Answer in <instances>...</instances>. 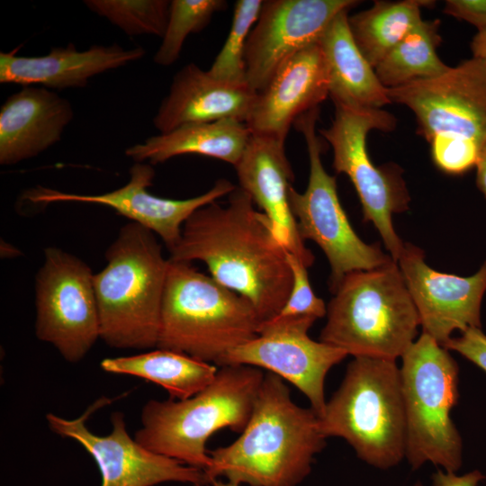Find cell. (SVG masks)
<instances>
[{
    "label": "cell",
    "instance_id": "cell-1",
    "mask_svg": "<svg viewBox=\"0 0 486 486\" xmlns=\"http://www.w3.org/2000/svg\"><path fill=\"white\" fill-rule=\"evenodd\" d=\"M228 196L225 205L211 202L187 219L169 258L202 262L214 280L253 305L262 323L276 316L289 296L287 250L248 194L236 186Z\"/></svg>",
    "mask_w": 486,
    "mask_h": 486
},
{
    "label": "cell",
    "instance_id": "cell-2",
    "mask_svg": "<svg viewBox=\"0 0 486 486\" xmlns=\"http://www.w3.org/2000/svg\"><path fill=\"white\" fill-rule=\"evenodd\" d=\"M327 437L311 408L297 405L285 381L265 374L248 422L231 444L209 451L211 482L298 486L310 473Z\"/></svg>",
    "mask_w": 486,
    "mask_h": 486
},
{
    "label": "cell",
    "instance_id": "cell-3",
    "mask_svg": "<svg viewBox=\"0 0 486 486\" xmlns=\"http://www.w3.org/2000/svg\"><path fill=\"white\" fill-rule=\"evenodd\" d=\"M94 274L100 338L122 349L157 347L168 258L156 235L130 221L105 252Z\"/></svg>",
    "mask_w": 486,
    "mask_h": 486
},
{
    "label": "cell",
    "instance_id": "cell-4",
    "mask_svg": "<svg viewBox=\"0 0 486 486\" xmlns=\"http://www.w3.org/2000/svg\"><path fill=\"white\" fill-rule=\"evenodd\" d=\"M261 369L223 365L202 391L185 400H150L140 413L134 438L148 450L206 471L212 435L222 428L241 433L263 382Z\"/></svg>",
    "mask_w": 486,
    "mask_h": 486
},
{
    "label": "cell",
    "instance_id": "cell-5",
    "mask_svg": "<svg viewBox=\"0 0 486 486\" xmlns=\"http://www.w3.org/2000/svg\"><path fill=\"white\" fill-rule=\"evenodd\" d=\"M259 318L244 297L191 263L168 258L158 348L220 364L258 335Z\"/></svg>",
    "mask_w": 486,
    "mask_h": 486
},
{
    "label": "cell",
    "instance_id": "cell-6",
    "mask_svg": "<svg viewBox=\"0 0 486 486\" xmlns=\"http://www.w3.org/2000/svg\"><path fill=\"white\" fill-rule=\"evenodd\" d=\"M333 293L320 341L392 361L416 341L420 320L396 261L346 274Z\"/></svg>",
    "mask_w": 486,
    "mask_h": 486
},
{
    "label": "cell",
    "instance_id": "cell-7",
    "mask_svg": "<svg viewBox=\"0 0 486 486\" xmlns=\"http://www.w3.org/2000/svg\"><path fill=\"white\" fill-rule=\"evenodd\" d=\"M409 107L434 164L449 175L473 167L486 146V62L472 58L438 76L387 89Z\"/></svg>",
    "mask_w": 486,
    "mask_h": 486
},
{
    "label": "cell",
    "instance_id": "cell-8",
    "mask_svg": "<svg viewBox=\"0 0 486 486\" xmlns=\"http://www.w3.org/2000/svg\"><path fill=\"white\" fill-rule=\"evenodd\" d=\"M319 425L327 438L346 440L365 464L397 466L406 456L407 428L396 361L354 357Z\"/></svg>",
    "mask_w": 486,
    "mask_h": 486
},
{
    "label": "cell",
    "instance_id": "cell-9",
    "mask_svg": "<svg viewBox=\"0 0 486 486\" xmlns=\"http://www.w3.org/2000/svg\"><path fill=\"white\" fill-rule=\"evenodd\" d=\"M401 360L405 458L413 470L430 463L457 472L463 464V441L450 411L459 397L458 364L448 349L423 332Z\"/></svg>",
    "mask_w": 486,
    "mask_h": 486
},
{
    "label": "cell",
    "instance_id": "cell-10",
    "mask_svg": "<svg viewBox=\"0 0 486 486\" xmlns=\"http://www.w3.org/2000/svg\"><path fill=\"white\" fill-rule=\"evenodd\" d=\"M331 126L320 130L333 149V166L346 175L360 199L364 220L372 222L382 238L388 254L397 262L405 242L395 231L392 215L409 209L410 194L395 165L376 166L366 148L372 130L394 129L395 118L382 109L335 105Z\"/></svg>",
    "mask_w": 486,
    "mask_h": 486
},
{
    "label": "cell",
    "instance_id": "cell-11",
    "mask_svg": "<svg viewBox=\"0 0 486 486\" xmlns=\"http://www.w3.org/2000/svg\"><path fill=\"white\" fill-rule=\"evenodd\" d=\"M319 114L317 107L294 122L305 139L310 175L305 191L299 193L292 186L289 200L302 239L314 241L328 261L333 292L346 274L378 268L394 259L379 245L363 241L351 226L338 195L336 178L322 164L321 142L316 134Z\"/></svg>",
    "mask_w": 486,
    "mask_h": 486
},
{
    "label": "cell",
    "instance_id": "cell-12",
    "mask_svg": "<svg viewBox=\"0 0 486 486\" xmlns=\"http://www.w3.org/2000/svg\"><path fill=\"white\" fill-rule=\"evenodd\" d=\"M94 274L79 257L44 249L35 280V333L70 363L82 360L100 338Z\"/></svg>",
    "mask_w": 486,
    "mask_h": 486
},
{
    "label": "cell",
    "instance_id": "cell-13",
    "mask_svg": "<svg viewBox=\"0 0 486 486\" xmlns=\"http://www.w3.org/2000/svg\"><path fill=\"white\" fill-rule=\"evenodd\" d=\"M317 320L274 317L259 325L258 335L229 352L219 366L243 364L263 368L293 384L320 417L326 407L325 380L348 355L308 332Z\"/></svg>",
    "mask_w": 486,
    "mask_h": 486
},
{
    "label": "cell",
    "instance_id": "cell-14",
    "mask_svg": "<svg viewBox=\"0 0 486 486\" xmlns=\"http://www.w3.org/2000/svg\"><path fill=\"white\" fill-rule=\"evenodd\" d=\"M100 398L76 418L67 419L53 413L46 415L49 428L57 435L78 442L94 458L102 476L101 486H154L163 482L208 486L204 470L156 454L138 443L128 433L123 413L111 415L112 430L98 436L86 427L96 410L109 404Z\"/></svg>",
    "mask_w": 486,
    "mask_h": 486
},
{
    "label": "cell",
    "instance_id": "cell-15",
    "mask_svg": "<svg viewBox=\"0 0 486 486\" xmlns=\"http://www.w3.org/2000/svg\"><path fill=\"white\" fill-rule=\"evenodd\" d=\"M354 0H266L245 51L246 83L262 90L276 69L304 48L319 42L332 19Z\"/></svg>",
    "mask_w": 486,
    "mask_h": 486
},
{
    "label": "cell",
    "instance_id": "cell-16",
    "mask_svg": "<svg viewBox=\"0 0 486 486\" xmlns=\"http://www.w3.org/2000/svg\"><path fill=\"white\" fill-rule=\"evenodd\" d=\"M129 172V182L108 193L69 194L38 185L25 191L23 199L42 205L75 202L110 207L130 221L151 230L162 239L170 252L181 238L184 222L196 210L229 195L236 188L230 181L222 178L198 196L182 200L168 199L153 195L148 190L155 176L152 165L135 162Z\"/></svg>",
    "mask_w": 486,
    "mask_h": 486
},
{
    "label": "cell",
    "instance_id": "cell-17",
    "mask_svg": "<svg viewBox=\"0 0 486 486\" xmlns=\"http://www.w3.org/2000/svg\"><path fill=\"white\" fill-rule=\"evenodd\" d=\"M397 263L423 333L443 346L454 331L461 333L470 328H482L486 260L470 276L442 273L426 263L422 249L405 242Z\"/></svg>",
    "mask_w": 486,
    "mask_h": 486
},
{
    "label": "cell",
    "instance_id": "cell-18",
    "mask_svg": "<svg viewBox=\"0 0 486 486\" xmlns=\"http://www.w3.org/2000/svg\"><path fill=\"white\" fill-rule=\"evenodd\" d=\"M329 95V80L319 42L300 50L274 73L256 93L246 122L251 134L285 143L288 131L302 115Z\"/></svg>",
    "mask_w": 486,
    "mask_h": 486
},
{
    "label": "cell",
    "instance_id": "cell-19",
    "mask_svg": "<svg viewBox=\"0 0 486 486\" xmlns=\"http://www.w3.org/2000/svg\"><path fill=\"white\" fill-rule=\"evenodd\" d=\"M239 187L270 219L275 237L307 267L314 262L292 212L289 192L294 175L286 157L285 143L251 134L246 149L234 166Z\"/></svg>",
    "mask_w": 486,
    "mask_h": 486
},
{
    "label": "cell",
    "instance_id": "cell-20",
    "mask_svg": "<svg viewBox=\"0 0 486 486\" xmlns=\"http://www.w3.org/2000/svg\"><path fill=\"white\" fill-rule=\"evenodd\" d=\"M256 96V92L246 83L218 80L190 63L175 75L153 119L154 127L166 133L187 124L225 119L246 123Z\"/></svg>",
    "mask_w": 486,
    "mask_h": 486
},
{
    "label": "cell",
    "instance_id": "cell-21",
    "mask_svg": "<svg viewBox=\"0 0 486 486\" xmlns=\"http://www.w3.org/2000/svg\"><path fill=\"white\" fill-rule=\"evenodd\" d=\"M145 55L141 47L125 50L118 44L94 45L79 51L75 45L53 47L40 57L0 53V83L46 88L84 87L88 80L105 71L136 61Z\"/></svg>",
    "mask_w": 486,
    "mask_h": 486
},
{
    "label": "cell",
    "instance_id": "cell-22",
    "mask_svg": "<svg viewBox=\"0 0 486 486\" xmlns=\"http://www.w3.org/2000/svg\"><path fill=\"white\" fill-rule=\"evenodd\" d=\"M73 118L70 103L46 87L24 86L0 109V164L14 165L60 140Z\"/></svg>",
    "mask_w": 486,
    "mask_h": 486
},
{
    "label": "cell",
    "instance_id": "cell-23",
    "mask_svg": "<svg viewBox=\"0 0 486 486\" xmlns=\"http://www.w3.org/2000/svg\"><path fill=\"white\" fill-rule=\"evenodd\" d=\"M348 11L338 14L319 40L328 68L329 96L335 105L381 109L392 102L354 40Z\"/></svg>",
    "mask_w": 486,
    "mask_h": 486
},
{
    "label": "cell",
    "instance_id": "cell-24",
    "mask_svg": "<svg viewBox=\"0 0 486 486\" xmlns=\"http://www.w3.org/2000/svg\"><path fill=\"white\" fill-rule=\"evenodd\" d=\"M250 136L245 122L232 119L193 123L129 147L125 155L134 162L155 165L176 156L195 154L217 158L235 166Z\"/></svg>",
    "mask_w": 486,
    "mask_h": 486
},
{
    "label": "cell",
    "instance_id": "cell-25",
    "mask_svg": "<svg viewBox=\"0 0 486 486\" xmlns=\"http://www.w3.org/2000/svg\"><path fill=\"white\" fill-rule=\"evenodd\" d=\"M100 366L107 373L132 375L157 383L172 400H185L195 395L214 380L218 372L210 363L162 348L104 358Z\"/></svg>",
    "mask_w": 486,
    "mask_h": 486
},
{
    "label": "cell",
    "instance_id": "cell-26",
    "mask_svg": "<svg viewBox=\"0 0 486 486\" xmlns=\"http://www.w3.org/2000/svg\"><path fill=\"white\" fill-rule=\"evenodd\" d=\"M434 3L428 0L375 1L371 8L348 16L354 40L374 68L422 22L421 9Z\"/></svg>",
    "mask_w": 486,
    "mask_h": 486
},
{
    "label": "cell",
    "instance_id": "cell-27",
    "mask_svg": "<svg viewBox=\"0 0 486 486\" xmlns=\"http://www.w3.org/2000/svg\"><path fill=\"white\" fill-rule=\"evenodd\" d=\"M439 21H424L412 29L374 68L387 89L433 78L450 67L438 57Z\"/></svg>",
    "mask_w": 486,
    "mask_h": 486
},
{
    "label": "cell",
    "instance_id": "cell-28",
    "mask_svg": "<svg viewBox=\"0 0 486 486\" xmlns=\"http://www.w3.org/2000/svg\"><path fill=\"white\" fill-rule=\"evenodd\" d=\"M226 6L227 2L223 0L170 1L166 27L154 62L161 66L175 63L188 35L203 30L213 14Z\"/></svg>",
    "mask_w": 486,
    "mask_h": 486
},
{
    "label": "cell",
    "instance_id": "cell-29",
    "mask_svg": "<svg viewBox=\"0 0 486 486\" xmlns=\"http://www.w3.org/2000/svg\"><path fill=\"white\" fill-rule=\"evenodd\" d=\"M84 3L89 10L130 36L163 37L170 7L167 0H86Z\"/></svg>",
    "mask_w": 486,
    "mask_h": 486
},
{
    "label": "cell",
    "instance_id": "cell-30",
    "mask_svg": "<svg viewBox=\"0 0 486 486\" xmlns=\"http://www.w3.org/2000/svg\"><path fill=\"white\" fill-rule=\"evenodd\" d=\"M262 4V0H238L235 3L230 32L220 51L207 70L212 76L229 83H246V46Z\"/></svg>",
    "mask_w": 486,
    "mask_h": 486
},
{
    "label": "cell",
    "instance_id": "cell-31",
    "mask_svg": "<svg viewBox=\"0 0 486 486\" xmlns=\"http://www.w3.org/2000/svg\"><path fill=\"white\" fill-rule=\"evenodd\" d=\"M286 257L292 276V288L285 304L274 317H310L316 320L325 317L327 306L311 288L308 267L297 256L288 250Z\"/></svg>",
    "mask_w": 486,
    "mask_h": 486
},
{
    "label": "cell",
    "instance_id": "cell-32",
    "mask_svg": "<svg viewBox=\"0 0 486 486\" xmlns=\"http://www.w3.org/2000/svg\"><path fill=\"white\" fill-rule=\"evenodd\" d=\"M449 351H454L486 373V334L482 328H470L452 337L444 345Z\"/></svg>",
    "mask_w": 486,
    "mask_h": 486
},
{
    "label": "cell",
    "instance_id": "cell-33",
    "mask_svg": "<svg viewBox=\"0 0 486 486\" xmlns=\"http://www.w3.org/2000/svg\"><path fill=\"white\" fill-rule=\"evenodd\" d=\"M444 12L470 22L478 32L486 29V0H447Z\"/></svg>",
    "mask_w": 486,
    "mask_h": 486
},
{
    "label": "cell",
    "instance_id": "cell-34",
    "mask_svg": "<svg viewBox=\"0 0 486 486\" xmlns=\"http://www.w3.org/2000/svg\"><path fill=\"white\" fill-rule=\"evenodd\" d=\"M484 478V474L478 470L458 475L456 472H448L440 468L431 477L433 486H478Z\"/></svg>",
    "mask_w": 486,
    "mask_h": 486
},
{
    "label": "cell",
    "instance_id": "cell-35",
    "mask_svg": "<svg viewBox=\"0 0 486 486\" xmlns=\"http://www.w3.org/2000/svg\"><path fill=\"white\" fill-rule=\"evenodd\" d=\"M471 49L473 58L486 62V29L482 32H477L472 41Z\"/></svg>",
    "mask_w": 486,
    "mask_h": 486
},
{
    "label": "cell",
    "instance_id": "cell-36",
    "mask_svg": "<svg viewBox=\"0 0 486 486\" xmlns=\"http://www.w3.org/2000/svg\"><path fill=\"white\" fill-rule=\"evenodd\" d=\"M477 186L486 198V146L476 166Z\"/></svg>",
    "mask_w": 486,
    "mask_h": 486
},
{
    "label": "cell",
    "instance_id": "cell-37",
    "mask_svg": "<svg viewBox=\"0 0 486 486\" xmlns=\"http://www.w3.org/2000/svg\"><path fill=\"white\" fill-rule=\"evenodd\" d=\"M19 255V251L13 245L2 241L1 242V256L2 257H14Z\"/></svg>",
    "mask_w": 486,
    "mask_h": 486
},
{
    "label": "cell",
    "instance_id": "cell-38",
    "mask_svg": "<svg viewBox=\"0 0 486 486\" xmlns=\"http://www.w3.org/2000/svg\"><path fill=\"white\" fill-rule=\"evenodd\" d=\"M208 486H240V485H237V484H234V483L229 482H222V481H220L218 479V480H215L214 482H212Z\"/></svg>",
    "mask_w": 486,
    "mask_h": 486
},
{
    "label": "cell",
    "instance_id": "cell-39",
    "mask_svg": "<svg viewBox=\"0 0 486 486\" xmlns=\"http://www.w3.org/2000/svg\"><path fill=\"white\" fill-rule=\"evenodd\" d=\"M414 486H423V484L420 482H418L415 483Z\"/></svg>",
    "mask_w": 486,
    "mask_h": 486
}]
</instances>
